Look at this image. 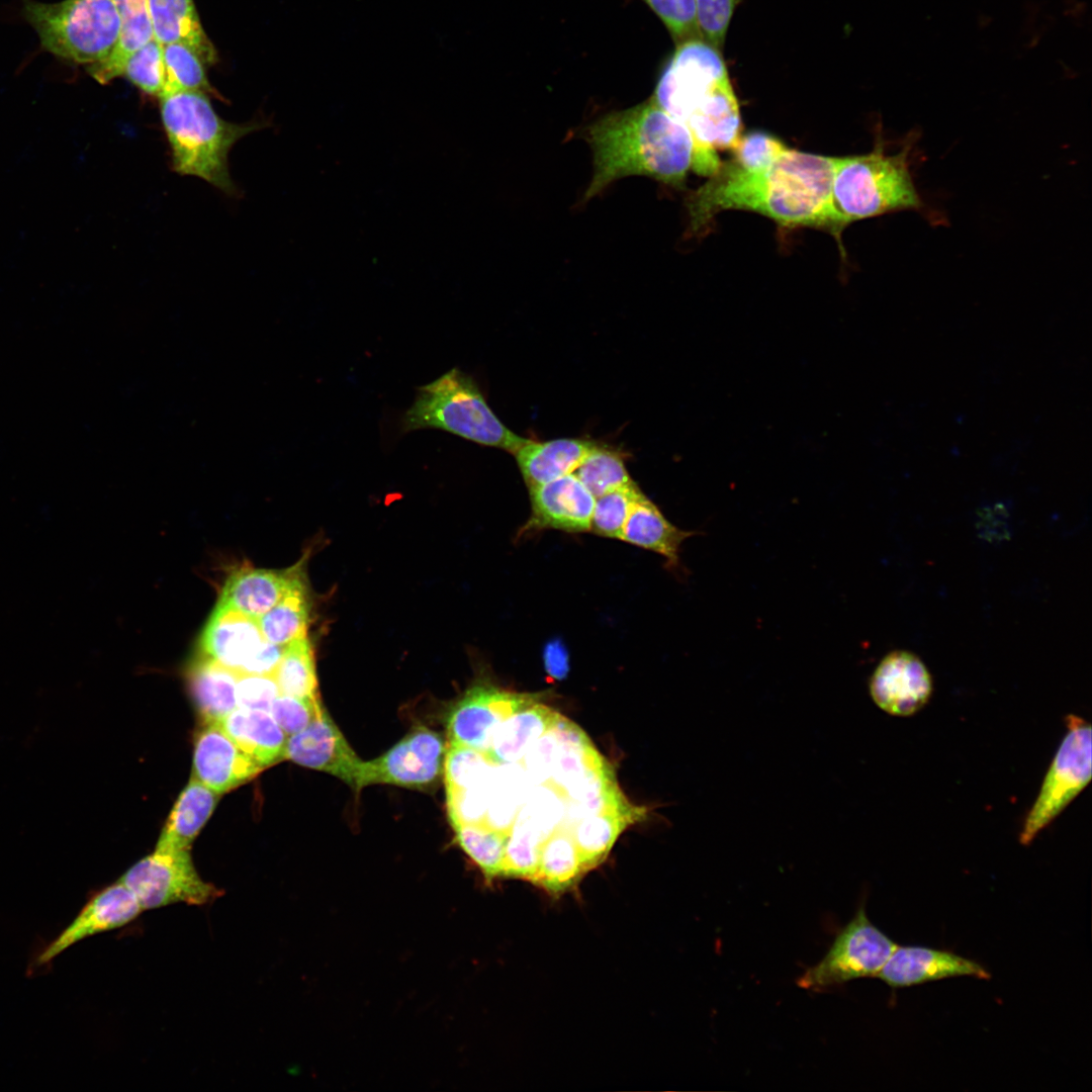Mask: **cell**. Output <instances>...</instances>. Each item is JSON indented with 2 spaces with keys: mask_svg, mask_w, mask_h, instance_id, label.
I'll return each instance as SVG.
<instances>
[{
  "mask_svg": "<svg viewBox=\"0 0 1092 1092\" xmlns=\"http://www.w3.org/2000/svg\"><path fill=\"white\" fill-rule=\"evenodd\" d=\"M834 157L788 148L761 168L729 160L688 198L690 229L703 231L723 210L760 213L789 228H821L839 237L831 187Z\"/></svg>",
  "mask_w": 1092,
  "mask_h": 1092,
  "instance_id": "6da1fadb",
  "label": "cell"
},
{
  "mask_svg": "<svg viewBox=\"0 0 1092 1092\" xmlns=\"http://www.w3.org/2000/svg\"><path fill=\"white\" fill-rule=\"evenodd\" d=\"M691 133L693 170L710 177L720 167L719 150H732L741 135L738 100L718 49L702 37L677 43L651 97Z\"/></svg>",
  "mask_w": 1092,
  "mask_h": 1092,
  "instance_id": "7a4b0ae2",
  "label": "cell"
},
{
  "mask_svg": "<svg viewBox=\"0 0 1092 1092\" xmlns=\"http://www.w3.org/2000/svg\"><path fill=\"white\" fill-rule=\"evenodd\" d=\"M594 154V174L583 201L614 181L633 175L682 186L694 165L690 131L650 98L598 118L584 128Z\"/></svg>",
  "mask_w": 1092,
  "mask_h": 1092,
  "instance_id": "3957f363",
  "label": "cell"
},
{
  "mask_svg": "<svg viewBox=\"0 0 1092 1092\" xmlns=\"http://www.w3.org/2000/svg\"><path fill=\"white\" fill-rule=\"evenodd\" d=\"M915 134L899 151L888 153L883 136L862 155L834 157L832 205L838 223L847 224L887 213L928 210L917 191L911 166Z\"/></svg>",
  "mask_w": 1092,
  "mask_h": 1092,
  "instance_id": "277c9868",
  "label": "cell"
},
{
  "mask_svg": "<svg viewBox=\"0 0 1092 1092\" xmlns=\"http://www.w3.org/2000/svg\"><path fill=\"white\" fill-rule=\"evenodd\" d=\"M207 95L201 91H177L159 97L172 166L180 175L198 177L226 194H234L229 153L239 140L258 129L260 124L224 120Z\"/></svg>",
  "mask_w": 1092,
  "mask_h": 1092,
  "instance_id": "5b68a950",
  "label": "cell"
},
{
  "mask_svg": "<svg viewBox=\"0 0 1092 1092\" xmlns=\"http://www.w3.org/2000/svg\"><path fill=\"white\" fill-rule=\"evenodd\" d=\"M436 429L515 454L529 441L511 431L487 404L474 379L453 367L418 387L399 421L401 433Z\"/></svg>",
  "mask_w": 1092,
  "mask_h": 1092,
  "instance_id": "8992f818",
  "label": "cell"
},
{
  "mask_svg": "<svg viewBox=\"0 0 1092 1092\" xmlns=\"http://www.w3.org/2000/svg\"><path fill=\"white\" fill-rule=\"evenodd\" d=\"M21 4L22 16L41 49L69 64H99L118 41L120 18L113 0H21Z\"/></svg>",
  "mask_w": 1092,
  "mask_h": 1092,
  "instance_id": "52a82bcc",
  "label": "cell"
},
{
  "mask_svg": "<svg viewBox=\"0 0 1092 1092\" xmlns=\"http://www.w3.org/2000/svg\"><path fill=\"white\" fill-rule=\"evenodd\" d=\"M1068 731L1023 822L1019 841L1028 845L1086 788L1091 780V725L1070 714Z\"/></svg>",
  "mask_w": 1092,
  "mask_h": 1092,
  "instance_id": "ba28073f",
  "label": "cell"
},
{
  "mask_svg": "<svg viewBox=\"0 0 1092 1092\" xmlns=\"http://www.w3.org/2000/svg\"><path fill=\"white\" fill-rule=\"evenodd\" d=\"M897 946L871 922L861 906L822 960L808 968L797 984L803 989L825 991L855 979L877 977Z\"/></svg>",
  "mask_w": 1092,
  "mask_h": 1092,
  "instance_id": "9c48e42d",
  "label": "cell"
},
{
  "mask_svg": "<svg viewBox=\"0 0 1092 1092\" xmlns=\"http://www.w3.org/2000/svg\"><path fill=\"white\" fill-rule=\"evenodd\" d=\"M119 881L132 892L144 911L174 904L205 906L223 895L221 889L200 877L190 849L155 850L129 868Z\"/></svg>",
  "mask_w": 1092,
  "mask_h": 1092,
  "instance_id": "30bf717a",
  "label": "cell"
},
{
  "mask_svg": "<svg viewBox=\"0 0 1092 1092\" xmlns=\"http://www.w3.org/2000/svg\"><path fill=\"white\" fill-rule=\"evenodd\" d=\"M446 749L440 733L418 726L385 753L363 761L360 790L379 784L428 790L443 776Z\"/></svg>",
  "mask_w": 1092,
  "mask_h": 1092,
  "instance_id": "8fae6325",
  "label": "cell"
},
{
  "mask_svg": "<svg viewBox=\"0 0 1092 1092\" xmlns=\"http://www.w3.org/2000/svg\"><path fill=\"white\" fill-rule=\"evenodd\" d=\"M540 694H521L487 685L469 689L447 718L449 743L486 751L491 736L505 719L538 703Z\"/></svg>",
  "mask_w": 1092,
  "mask_h": 1092,
  "instance_id": "7c38bea8",
  "label": "cell"
},
{
  "mask_svg": "<svg viewBox=\"0 0 1092 1092\" xmlns=\"http://www.w3.org/2000/svg\"><path fill=\"white\" fill-rule=\"evenodd\" d=\"M283 759L332 775L359 793L363 760L324 708L303 730L287 736Z\"/></svg>",
  "mask_w": 1092,
  "mask_h": 1092,
  "instance_id": "4fadbf2b",
  "label": "cell"
},
{
  "mask_svg": "<svg viewBox=\"0 0 1092 1092\" xmlns=\"http://www.w3.org/2000/svg\"><path fill=\"white\" fill-rule=\"evenodd\" d=\"M143 911L132 892L116 881L86 902L67 927L39 951L32 968L48 966L64 950L87 937L131 923Z\"/></svg>",
  "mask_w": 1092,
  "mask_h": 1092,
  "instance_id": "5bb4252c",
  "label": "cell"
},
{
  "mask_svg": "<svg viewBox=\"0 0 1092 1092\" xmlns=\"http://www.w3.org/2000/svg\"><path fill=\"white\" fill-rule=\"evenodd\" d=\"M875 704L884 712L908 717L920 711L932 694V678L923 661L907 650L888 653L869 682Z\"/></svg>",
  "mask_w": 1092,
  "mask_h": 1092,
  "instance_id": "9a60e30c",
  "label": "cell"
},
{
  "mask_svg": "<svg viewBox=\"0 0 1092 1092\" xmlns=\"http://www.w3.org/2000/svg\"><path fill=\"white\" fill-rule=\"evenodd\" d=\"M263 769L217 722L203 723L194 740L193 777L217 794L229 792Z\"/></svg>",
  "mask_w": 1092,
  "mask_h": 1092,
  "instance_id": "2e32d148",
  "label": "cell"
},
{
  "mask_svg": "<svg viewBox=\"0 0 1092 1092\" xmlns=\"http://www.w3.org/2000/svg\"><path fill=\"white\" fill-rule=\"evenodd\" d=\"M532 514L525 530L590 531L596 497L570 473L529 488Z\"/></svg>",
  "mask_w": 1092,
  "mask_h": 1092,
  "instance_id": "e0dca14e",
  "label": "cell"
},
{
  "mask_svg": "<svg viewBox=\"0 0 1092 1092\" xmlns=\"http://www.w3.org/2000/svg\"><path fill=\"white\" fill-rule=\"evenodd\" d=\"M958 976L988 980L979 963L953 952L924 946H897L877 978L892 988L910 987Z\"/></svg>",
  "mask_w": 1092,
  "mask_h": 1092,
  "instance_id": "ac0fdd59",
  "label": "cell"
},
{
  "mask_svg": "<svg viewBox=\"0 0 1092 1092\" xmlns=\"http://www.w3.org/2000/svg\"><path fill=\"white\" fill-rule=\"evenodd\" d=\"M265 641L258 619L217 603L201 637V654L243 674Z\"/></svg>",
  "mask_w": 1092,
  "mask_h": 1092,
  "instance_id": "d6986e66",
  "label": "cell"
},
{
  "mask_svg": "<svg viewBox=\"0 0 1092 1092\" xmlns=\"http://www.w3.org/2000/svg\"><path fill=\"white\" fill-rule=\"evenodd\" d=\"M301 577L298 565L285 570L241 569L229 577L218 603L259 619Z\"/></svg>",
  "mask_w": 1092,
  "mask_h": 1092,
  "instance_id": "ffe728a7",
  "label": "cell"
},
{
  "mask_svg": "<svg viewBox=\"0 0 1092 1092\" xmlns=\"http://www.w3.org/2000/svg\"><path fill=\"white\" fill-rule=\"evenodd\" d=\"M597 443L573 438L530 440L514 455L529 488L574 473Z\"/></svg>",
  "mask_w": 1092,
  "mask_h": 1092,
  "instance_id": "44dd1931",
  "label": "cell"
},
{
  "mask_svg": "<svg viewBox=\"0 0 1092 1092\" xmlns=\"http://www.w3.org/2000/svg\"><path fill=\"white\" fill-rule=\"evenodd\" d=\"M697 535L671 524L660 510L641 492L635 499L620 540L662 555L670 568L679 565L684 541Z\"/></svg>",
  "mask_w": 1092,
  "mask_h": 1092,
  "instance_id": "7402d4cb",
  "label": "cell"
},
{
  "mask_svg": "<svg viewBox=\"0 0 1092 1092\" xmlns=\"http://www.w3.org/2000/svg\"><path fill=\"white\" fill-rule=\"evenodd\" d=\"M217 723L263 768L283 760L287 735L269 712L236 708Z\"/></svg>",
  "mask_w": 1092,
  "mask_h": 1092,
  "instance_id": "603a6c76",
  "label": "cell"
},
{
  "mask_svg": "<svg viewBox=\"0 0 1092 1092\" xmlns=\"http://www.w3.org/2000/svg\"><path fill=\"white\" fill-rule=\"evenodd\" d=\"M155 39L160 43L181 42L204 62L217 61L216 50L205 33L193 0H148Z\"/></svg>",
  "mask_w": 1092,
  "mask_h": 1092,
  "instance_id": "cb8c5ba5",
  "label": "cell"
},
{
  "mask_svg": "<svg viewBox=\"0 0 1092 1092\" xmlns=\"http://www.w3.org/2000/svg\"><path fill=\"white\" fill-rule=\"evenodd\" d=\"M218 795L192 776L174 804L155 850L190 849L212 814Z\"/></svg>",
  "mask_w": 1092,
  "mask_h": 1092,
  "instance_id": "d4e9b609",
  "label": "cell"
},
{
  "mask_svg": "<svg viewBox=\"0 0 1092 1092\" xmlns=\"http://www.w3.org/2000/svg\"><path fill=\"white\" fill-rule=\"evenodd\" d=\"M239 673L201 654L188 670V684L203 723L219 722L237 708Z\"/></svg>",
  "mask_w": 1092,
  "mask_h": 1092,
  "instance_id": "484cf974",
  "label": "cell"
},
{
  "mask_svg": "<svg viewBox=\"0 0 1092 1092\" xmlns=\"http://www.w3.org/2000/svg\"><path fill=\"white\" fill-rule=\"evenodd\" d=\"M558 715L539 702L513 714L495 728L485 752L499 764L521 761L529 746L552 726Z\"/></svg>",
  "mask_w": 1092,
  "mask_h": 1092,
  "instance_id": "4316f807",
  "label": "cell"
},
{
  "mask_svg": "<svg viewBox=\"0 0 1092 1092\" xmlns=\"http://www.w3.org/2000/svg\"><path fill=\"white\" fill-rule=\"evenodd\" d=\"M120 18L118 41L103 62L86 68L101 84L122 76L129 57L154 38L148 0H113Z\"/></svg>",
  "mask_w": 1092,
  "mask_h": 1092,
  "instance_id": "83f0119b",
  "label": "cell"
},
{
  "mask_svg": "<svg viewBox=\"0 0 1092 1092\" xmlns=\"http://www.w3.org/2000/svg\"><path fill=\"white\" fill-rule=\"evenodd\" d=\"M534 783L519 762L497 764L488 783V804L482 825L508 835Z\"/></svg>",
  "mask_w": 1092,
  "mask_h": 1092,
  "instance_id": "f1b7e54d",
  "label": "cell"
},
{
  "mask_svg": "<svg viewBox=\"0 0 1092 1092\" xmlns=\"http://www.w3.org/2000/svg\"><path fill=\"white\" fill-rule=\"evenodd\" d=\"M643 810L633 807L623 811L604 812L584 816L572 828L583 871L599 866L608 855L617 837L630 824L643 816Z\"/></svg>",
  "mask_w": 1092,
  "mask_h": 1092,
  "instance_id": "f546056e",
  "label": "cell"
},
{
  "mask_svg": "<svg viewBox=\"0 0 1092 1092\" xmlns=\"http://www.w3.org/2000/svg\"><path fill=\"white\" fill-rule=\"evenodd\" d=\"M585 874L570 833L556 829L543 843L533 883L558 895L571 888Z\"/></svg>",
  "mask_w": 1092,
  "mask_h": 1092,
  "instance_id": "4dcf8cb0",
  "label": "cell"
},
{
  "mask_svg": "<svg viewBox=\"0 0 1092 1092\" xmlns=\"http://www.w3.org/2000/svg\"><path fill=\"white\" fill-rule=\"evenodd\" d=\"M309 605L303 578L258 619L263 637L274 644L287 645L306 636Z\"/></svg>",
  "mask_w": 1092,
  "mask_h": 1092,
  "instance_id": "1f68e13d",
  "label": "cell"
},
{
  "mask_svg": "<svg viewBox=\"0 0 1092 1092\" xmlns=\"http://www.w3.org/2000/svg\"><path fill=\"white\" fill-rule=\"evenodd\" d=\"M274 676L282 695L320 699L314 656L306 636L285 646Z\"/></svg>",
  "mask_w": 1092,
  "mask_h": 1092,
  "instance_id": "d6a6232c",
  "label": "cell"
},
{
  "mask_svg": "<svg viewBox=\"0 0 1092 1092\" xmlns=\"http://www.w3.org/2000/svg\"><path fill=\"white\" fill-rule=\"evenodd\" d=\"M163 59L165 85L161 96L177 91H201L217 96L207 79L204 62L190 47L181 42L163 44Z\"/></svg>",
  "mask_w": 1092,
  "mask_h": 1092,
  "instance_id": "836d02e7",
  "label": "cell"
},
{
  "mask_svg": "<svg viewBox=\"0 0 1092 1092\" xmlns=\"http://www.w3.org/2000/svg\"><path fill=\"white\" fill-rule=\"evenodd\" d=\"M453 828L460 847L488 881L503 877L506 834L482 824H460Z\"/></svg>",
  "mask_w": 1092,
  "mask_h": 1092,
  "instance_id": "e575fe53",
  "label": "cell"
},
{
  "mask_svg": "<svg viewBox=\"0 0 1092 1092\" xmlns=\"http://www.w3.org/2000/svg\"><path fill=\"white\" fill-rule=\"evenodd\" d=\"M497 764L482 750L448 742L443 771L446 792L487 782Z\"/></svg>",
  "mask_w": 1092,
  "mask_h": 1092,
  "instance_id": "d590c367",
  "label": "cell"
},
{
  "mask_svg": "<svg viewBox=\"0 0 1092 1092\" xmlns=\"http://www.w3.org/2000/svg\"><path fill=\"white\" fill-rule=\"evenodd\" d=\"M574 474L596 498L633 481L621 454L599 444Z\"/></svg>",
  "mask_w": 1092,
  "mask_h": 1092,
  "instance_id": "8d00e7d4",
  "label": "cell"
},
{
  "mask_svg": "<svg viewBox=\"0 0 1092 1092\" xmlns=\"http://www.w3.org/2000/svg\"><path fill=\"white\" fill-rule=\"evenodd\" d=\"M642 491L632 481L595 500L590 531L608 538L621 539L631 508Z\"/></svg>",
  "mask_w": 1092,
  "mask_h": 1092,
  "instance_id": "74e56055",
  "label": "cell"
},
{
  "mask_svg": "<svg viewBox=\"0 0 1092 1092\" xmlns=\"http://www.w3.org/2000/svg\"><path fill=\"white\" fill-rule=\"evenodd\" d=\"M544 841L521 825L513 824L506 841L503 877L533 882Z\"/></svg>",
  "mask_w": 1092,
  "mask_h": 1092,
  "instance_id": "f35d334b",
  "label": "cell"
},
{
  "mask_svg": "<svg viewBox=\"0 0 1092 1092\" xmlns=\"http://www.w3.org/2000/svg\"><path fill=\"white\" fill-rule=\"evenodd\" d=\"M122 76L143 92L160 97L165 85L163 44L155 37L127 60Z\"/></svg>",
  "mask_w": 1092,
  "mask_h": 1092,
  "instance_id": "ab89813d",
  "label": "cell"
},
{
  "mask_svg": "<svg viewBox=\"0 0 1092 1092\" xmlns=\"http://www.w3.org/2000/svg\"><path fill=\"white\" fill-rule=\"evenodd\" d=\"M662 21L677 43L702 37L699 31L695 0H641Z\"/></svg>",
  "mask_w": 1092,
  "mask_h": 1092,
  "instance_id": "60d3db41",
  "label": "cell"
},
{
  "mask_svg": "<svg viewBox=\"0 0 1092 1092\" xmlns=\"http://www.w3.org/2000/svg\"><path fill=\"white\" fill-rule=\"evenodd\" d=\"M787 149L780 139L770 133L750 131L740 135L731 150V161L743 168H761L772 163Z\"/></svg>",
  "mask_w": 1092,
  "mask_h": 1092,
  "instance_id": "b9f144b4",
  "label": "cell"
},
{
  "mask_svg": "<svg viewBox=\"0 0 1092 1092\" xmlns=\"http://www.w3.org/2000/svg\"><path fill=\"white\" fill-rule=\"evenodd\" d=\"M740 0H695L697 22L703 39L722 49L734 11Z\"/></svg>",
  "mask_w": 1092,
  "mask_h": 1092,
  "instance_id": "7bdbcfd3",
  "label": "cell"
},
{
  "mask_svg": "<svg viewBox=\"0 0 1092 1092\" xmlns=\"http://www.w3.org/2000/svg\"><path fill=\"white\" fill-rule=\"evenodd\" d=\"M325 707L320 699H301L280 694L273 702L270 714L287 736L303 730Z\"/></svg>",
  "mask_w": 1092,
  "mask_h": 1092,
  "instance_id": "ee69618b",
  "label": "cell"
},
{
  "mask_svg": "<svg viewBox=\"0 0 1092 1092\" xmlns=\"http://www.w3.org/2000/svg\"><path fill=\"white\" fill-rule=\"evenodd\" d=\"M489 780L475 787L446 792L447 810L452 827L483 822L488 804Z\"/></svg>",
  "mask_w": 1092,
  "mask_h": 1092,
  "instance_id": "f6af8a7d",
  "label": "cell"
},
{
  "mask_svg": "<svg viewBox=\"0 0 1092 1092\" xmlns=\"http://www.w3.org/2000/svg\"><path fill=\"white\" fill-rule=\"evenodd\" d=\"M280 691L274 674H239L236 686L237 708L270 713Z\"/></svg>",
  "mask_w": 1092,
  "mask_h": 1092,
  "instance_id": "bcb514c9",
  "label": "cell"
},
{
  "mask_svg": "<svg viewBox=\"0 0 1092 1092\" xmlns=\"http://www.w3.org/2000/svg\"><path fill=\"white\" fill-rule=\"evenodd\" d=\"M544 664L547 673L554 679H563L569 670L566 649L559 641L550 642L544 650Z\"/></svg>",
  "mask_w": 1092,
  "mask_h": 1092,
  "instance_id": "7dc6e473",
  "label": "cell"
}]
</instances>
